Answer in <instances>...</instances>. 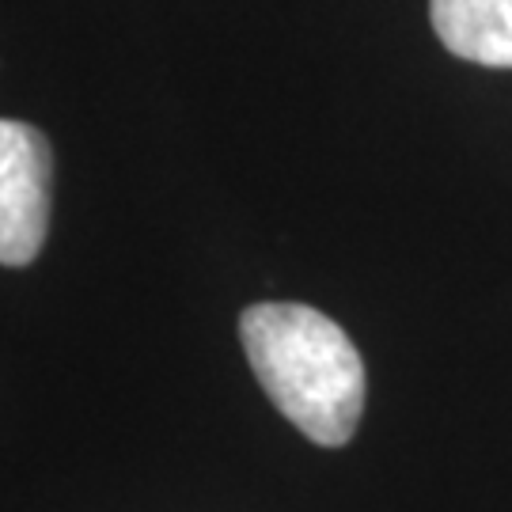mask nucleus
<instances>
[{
	"instance_id": "obj_3",
	"label": "nucleus",
	"mask_w": 512,
	"mask_h": 512,
	"mask_svg": "<svg viewBox=\"0 0 512 512\" xmlns=\"http://www.w3.org/2000/svg\"><path fill=\"white\" fill-rule=\"evenodd\" d=\"M448 54L486 69H512V0H429Z\"/></svg>"
},
{
	"instance_id": "obj_1",
	"label": "nucleus",
	"mask_w": 512,
	"mask_h": 512,
	"mask_svg": "<svg viewBox=\"0 0 512 512\" xmlns=\"http://www.w3.org/2000/svg\"><path fill=\"white\" fill-rule=\"evenodd\" d=\"M239 338L255 380L308 440L342 448L365 410V361L330 315L308 304H251Z\"/></svg>"
},
{
	"instance_id": "obj_2",
	"label": "nucleus",
	"mask_w": 512,
	"mask_h": 512,
	"mask_svg": "<svg viewBox=\"0 0 512 512\" xmlns=\"http://www.w3.org/2000/svg\"><path fill=\"white\" fill-rule=\"evenodd\" d=\"M50 141L27 122L0 118V262L27 266L50 228Z\"/></svg>"
}]
</instances>
